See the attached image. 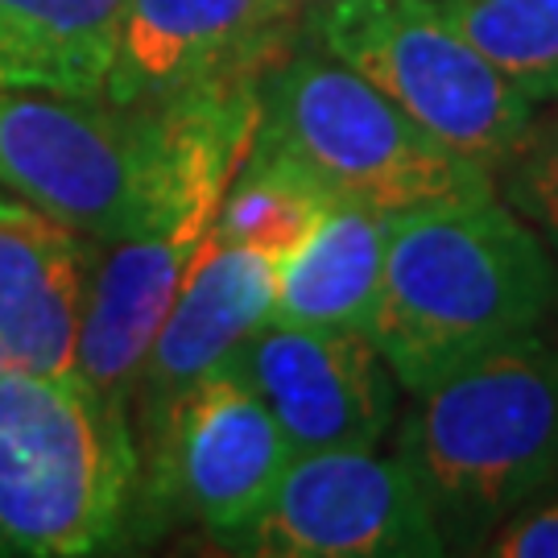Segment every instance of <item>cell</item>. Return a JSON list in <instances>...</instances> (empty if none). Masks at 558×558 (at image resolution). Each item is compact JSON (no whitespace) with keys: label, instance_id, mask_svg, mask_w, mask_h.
I'll use <instances>...</instances> for the list:
<instances>
[{"label":"cell","instance_id":"cell-5","mask_svg":"<svg viewBox=\"0 0 558 558\" xmlns=\"http://www.w3.org/2000/svg\"><path fill=\"white\" fill-rule=\"evenodd\" d=\"M306 38L493 174L538 112L463 38L442 0H323Z\"/></svg>","mask_w":558,"mask_h":558},{"label":"cell","instance_id":"cell-19","mask_svg":"<svg viewBox=\"0 0 558 558\" xmlns=\"http://www.w3.org/2000/svg\"><path fill=\"white\" fill-rule=\"evenodd\" d=\"M480 555L493 558H558V484L518 505L484 538Z\"/></svg>","mask_w":558,"mask_h":558},{"label":"cell","instance_id":"cell-11","mask_svg":"<svg viewBox=\"0 0 558 558\" xmlns=\"http://www.w3.org/2000/svg\"><path fill=\"white\" fill-rule=\"evenodd\" d=\"M302 0H124L108 104L141 108L191 87L265 80L302 38Z\"/></svg>","mask_w":558,"mask_h":558},{"label":"cell","instance_id":"cell-13","mask_svg":"<svg viewBox=\"0 0 558 558\" xmlns=\"http://www.w3.org/2000/svg\"><path fill=\"white\" fill-rule=\"evenodd\" d=\"M96 257V240L0 199V373H75Z\"/></svg>","mask_w":558,"mask_h":558},{"label":"cell","instance_id":"cell-7","mask_svg":"<svg viewBox=\"0 0 558 558\" xmlns=\"http://www.w3.org/2000/svg\"><path fill=\"white\" fill-rule=\"evenodd\" d=\"M290 456V442L253 385L216 364L137 435L129 530L145 538L149 521H186L223 550L265 509Z\"/></svg>","mask_w":558,"mask_h":558},{"label":"cell","instance_id":"cell-15","mask_svg":"<svg viewBox=\"0 0 558 558\" xmlns=\"http://www.w3.org/2000/svg\"><path fill=\"white\" fill-rule=\"evenodd\" d=\"M124 0H0V87L108 100Z\"/></svg>","mask_w":558,"mask_h":558},{"label":"cell","instance_id":"cell-14","mask_svg":"<svg viewBox=\"0 0 558 558\" xmlns=\"http://www.w3.org/2000/svg\"><path fill=\"white\" fill-rule=\"evenodd\" d=\"M385 240H389L385 211L336 199L331 211L278 260L269 323L373 331Z\"/></svg>","mask_w":558,"mask_h":558},{"label":"cell","instance_id":"cell-2","mask_svg":"<svg viewBox=\"0 0 558 558\" xmlns=\"http://www.w3.org/2000/svg\"><path fill=\"white\" fill-rule=\"evenodd\" d=\"M389 442L447 555H480L518 505L558 484V336L538 327L414 393Z\"/></svg>","mask_w":558,"mask_h":558},{"label":"cell","instance_id":"cell-16","mask_svg":"<svg viewBox=\"0 0 558 558\" xmlns=\"http://www.w3.org/2000/svg\"><path fill=\"white\" fill-rule=\"evenodd\" d=\"M331 203L336 195L299 158H290L274 141L257 137L253 154L244 158L223 195L216 236L281 260L331 211Z\"/></svg>","mask_w":558,"mask_h":558},{"label":"cell","instance_id":"cell-17","mask_svg":"<svg viewBox=\"0 0 558 558\" xmlns=\"http://www.w3.org/2000/svg\"><path fill=\"white\" fill-rule=\"evenodd\" d=\"M463 38L530 104H558V0H442Z\"/></svg>","mask_w":558,"mask_h":558},{"label":"cell","instance_id":"cell-10","mask_svg":"<svg viewBox=\"0 0 558 558\" xmlns=\"http://www.w3.org/2000/svg\"><path fill=\"white\" fill-rule=\"evenodd\" d=\"M223 364L253 385L294 456L380 447L401 414L405 389L360 327L265 323Z\"/></svg>","mask_w":558,"mask_h":558},{"label":"cell","instance_id":"cell-12","mask_svg":"<svg viewBox=\"0 0 558 558\" xmlns=\"http://www.w3.org/2000/svg\"><path fill=\"white\" fill-rule=\"evenodd\" d=\"M274 274L278 260L211 236L182 281L179 299L154 336L129 401L133 442L166 414V405L207 377L244 339L274 319Z\"/></svg>","mask_w":558,"mask_h":558},{"label":"cell","instance_id":"cell-8","mask_svg":"<svg viewBox=\"0 0 558 558\" xmlns=\"http://www.w3.org/2000/svg\"><path fill=\"white\" fill-rule=\"evenodd\" d=\"M253 558H439L442 534L393 451L290 456L265 509L223 546Z\"/></svg>","mask_w":558,"mask_h":558},{"label":"cell","instance_id":"cell-1","mask_svg":"<svg viewBox=\"0 0 558 558\" xmlns=\"http://www.w3.org/2000/svg\"><path fill=\"white\" fill-rule=\"evenodd\" d=\"M558 260L500 195L389 216L373 339L414 398L546 327Z\"/></svg>","mask_w":558,"mask_h":558},{"label":"cell","instance_id":"cell-4","mask_svg":"<svg viewBox=\"0 0 558 558\" xmlns=\"http://www.w3.org/2000/svg\"><path fill=\"white\" fill-rule=\"evenodd\" d=\"M260 141L299 158L336 195L385 216L497 195L484 161L405 117L352 66L302 38L260 80Z\"/></svg>","mask_w":558,"mask_h":558},{"label":"cell","instance_id":"cell-6","mask_svg":"<svg viewBox=\"0 0 558 558\" xmlns=\"http://www.w3.org/2000/svg\"><path fill=\"white\" fill-rule=\"evenodd\" d=\"M161 124L149 104L117 108L38 87H0V186L62 228L117 244L154 211Z\"/></svg>","mask_w":558,"mask_h":558},{"label":"cell","instance_id":"cell-3","mask_svg":"<svg viewBox=\"0 0 558 558\" xmlns=\"http://www.w3.org/2000/svg\"><path fill=\"white\" fill-rule=\"evenodd\" d=\"M137 442L80 373H0V555L80 558L129 534Z\"/></svg>","mask_w":558,"mask_h":558},{"label":"cell","instance_id":"cell-9","mask_svg":"<svg viewBox=\"0 0 558 558\" xmlns=\"http://www.w3.org/2000/svg\"><path fill=\"white\" fill-rule=\"evenodd\" d=\"M240 166L244 158L203 166L137 232H129L117 244H100L83 299L75 373L120 414H129L141 364L179 299L191 265L203 253V244L216 236L223 195Z\"/></svg>","mask_w":558,"mask_h":558},{"label":"cell","instance_id":"cell-18","mask_svg":"<svg viewBox=\"0 0 558 558\" xmlns=\"http://www.w3.org/2000/svg\"><path fill=\"white\" fill-rule=\"evenodd\" d=\"M497 195L558 260V104L534 112L530 129L497 166Z\"/></svg>","mask_w":558,"mask_h":558},{"label":"cell","instance_id":"cell-20","mask_svg":"<svg viewBox=\"0 0 558 558\" xmlns=\"http://www.w3.org/2000/svg\"><path fill=\"white\" fill-rule=\"evenodd\" d=\"M302 4H306V9H315V4H323V0H302Z\"/></svg>","mask_w":558,"mask_h":558}]
</instances>
